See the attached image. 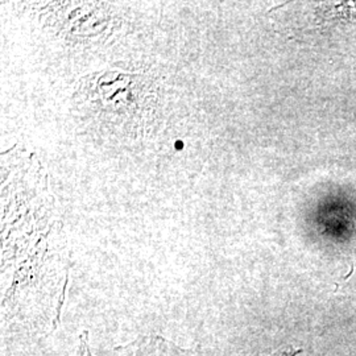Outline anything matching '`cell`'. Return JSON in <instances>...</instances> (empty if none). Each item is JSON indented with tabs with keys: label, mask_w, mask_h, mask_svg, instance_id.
<instances>
[{
	"label": "cell",
	"mask_w": 356,
	"mask_h": 356,
	"mask_svg": "<svg viewBox=\"0 0 356 356\" xmlns=\"http://www.w3.org/2000/svg\"><path fill=\"white\" fill-rule=\"evenodd\" d=\"M337 292H356V261L337 286Z\"/></svg>",
	"instance_id": "6da1fadb"
}]
</instances>
